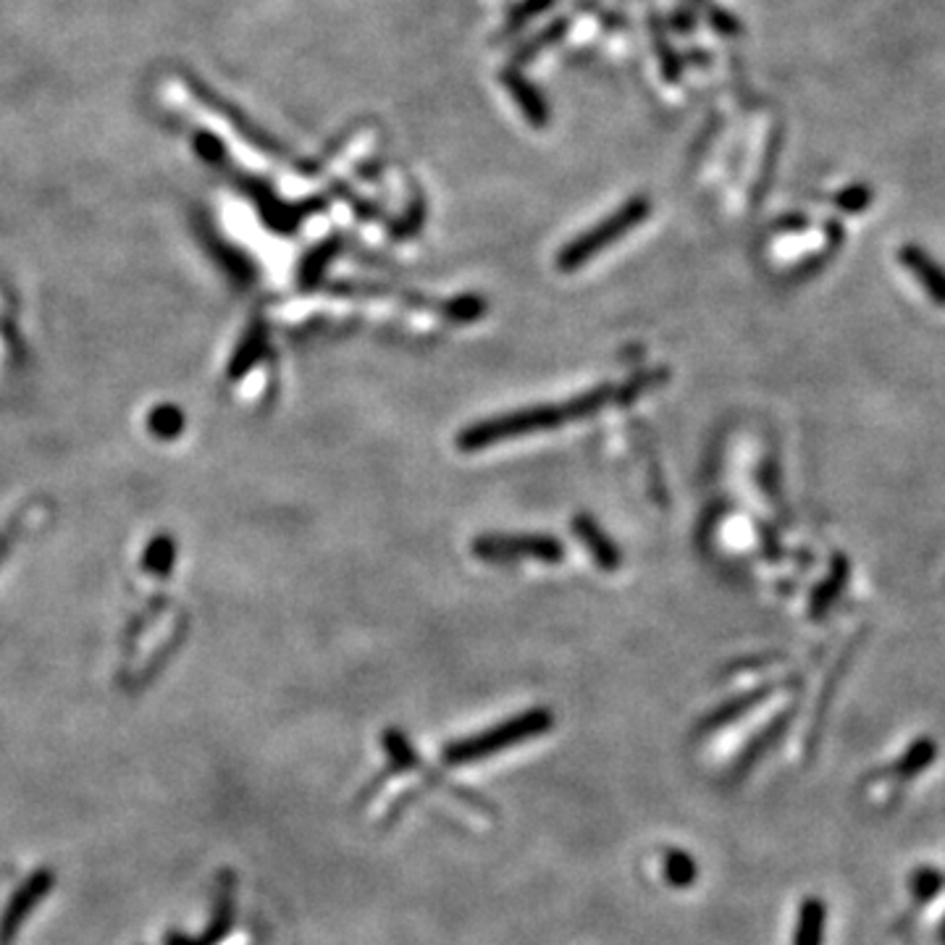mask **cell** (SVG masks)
<instances>
[{
  "label": "cell",
  "mask_w": 945,
  "mask_h": 945,
  "mask_svg": "<svg viewBox=\"0 0 945 945\" xmlns=\"http://www.w3.org/2000/svg\"><path fill=\"white\" fill-rule=\"evenodd\" d=\"M647 383H649L647 378H641V381L628 383V387L623 389L599 387L594 392L565 402V405H536V407L515 410V413L499 415V418L475 423V426L465 428V432L460 434L458 447L465 449V452H473V449L494 447L499 445V441L515 439V436L536 434V432H544V428H557L563 426V423L586 418V415L596 413V410L607 407L612 402L628 400V397H634L638 389H643Z\"/></svg>",
  "instance_id": "6da1fadb"
},
{
  "label": "cell",
  "mask_w": 945,
  "mask_h": 945,
  "mask_svg": "<svg viewBox=\"0 0 945 945\" xmlns=\"http://www.w3.org/2000/svg\"><path fill=\"white\" fill-rule=\"evenodd\" d=\"M649 216V200L647 198H634L628 200L623 208H617L612 216L599 221L596 226H591L589 232H583L581 237L572 239L570 245L563 247L559 252L557 265L563 271H572L578 265L589 263L591 258H596L604 247L615 245L617 239L625 237L630 229H636L643 218Z\"/></svg>",
  "instance_id": "7a4b0ae2"
},
{
  "label": "cell",
  "mask_w": 945,
  "mask_h": 945,
  "mask_svg": "<svg viewBox=\"0 0 945 945\" xmlns=\"http://www.w3.org/2000/svg\"><path fill=\"white\" fill-rule=\"evenodd\" d=\"M473 552L475 557L488 559V563H501V559L518 557L546 559V563L563 559V546H559L557 539L550 536H484L475 539Z\"/></svg>",
  "instance_id": "3957f363"
},
{
  "label": "cell",
  "mask_w": 945,
  "mask_h": 945,
  "mask_svg": "<svg viewBox=\"0 0 945 945\" xmlns=\"http://www.w3.org/2000/svg\"><path fill=\"white\" fill-rule=\"evenodd\" d=\"M501 82H505L507 93L512 95V101L518 103L520 114L525 116L528 121L533 123L536 129H544L546 123H550L552 114H550V103H546V97L541 90L533 84L528 76L520 71L518 67H510L501 71Z\"/></svg>",
  "instance_id": "277c9868"
},
{
  "label": "cell",
  "mask_w": 945,
  "mask_h": 945,
  "mask_svg": "<svg viewBox=\"0 0 945 945\" xmlns=\"http://www.w3.org/2000/svg\"><path fill=\"white\" fill-rule=\"evenodd\" d=\"M898 258H901V263L911 271V276L930 292V297L935 299L937 305H945V271L941 265L914 245L901 247V256Z\"/></svg>",
  "instance_id": "5b68a950"
},
{
  "label": "cell",
  "mask_w": 945,
  "mask_h": 945,
  "mask_svg": "<svg viewBox=\"0 0 945 945\" xmlns=\"http://www.w3.org/2000/svg\"><path fill=\"white\" fill-rule=\"evenodd\" d=\"M576 533H578V539H581L586 544V550L594 554V559L604 567V570H615V567L621 565V552H617L615 544H612V541L604 536L602 528H599L594 520L578 518L576 520Z\"/></svg>",
  "instance_id": "8992f818"
},
{
  "label": "cell",
  "mask_w": 945,
  "mask_h": 945,
  "mask_svg": "<svg viewBox=\"0 0 945 945\" xmlns=\"http://www.w3.org/2000/svg\"><path fill=\"white\" fill-rule=\"evenodd\" d=\"M935 759H937V743L928 739V735H922V739H917L901 754V759L896 761L893 772H896L901 780H911V778H917L919 772L930 770L932 761Z\"/></svg>",
  "instance_id": "52a82bcc"
},
{
  "label": "cell",
  "mask_w": 945,
  "mask_h": 945,
  "mask_svg": "<svg viewBox=\"0 0 945 945\" xmlns=\"http://www.w3.org/2000/svg\"><path fill=\"white\" fill-rule=\"evenodd\" d=\"M825 922H827L825 903L819 901V898H806L799 914L796 945H823Z\"/></svg>",
  "instance_id": "ba28073f"
},
{
  "label": "cell",
  "mask_w": 945,
  "mask_h": 945,
  "mask_svg": "<svg viewBox=\"0 0 945 945\" xmlns=\"http://www.w3.org/2000/svg\"><path fill=\"white\" fill-rule=\"evenodd\" d=\"M943 888H945V875L937 870V866H919L909 879L911 898H914L917 906H928L930 901H935Z\"/></svg>",
  "instance_id": "9c48e42d"
},
{
  "label": "cell",
  "mask_w": 945,
  "mask_h": 945,
  "mask_svg": "<svg viewBox=\"0 0 945 945\" xmlns=\"http://www.w3.org/2000/svg\"><path fill=\"white\" fill-rule=\"evenodd\" d=\"M654 40H657V56H660L664 80H668V82H677V80H681L683 63H681V58H677V54L673 50V45L668 43V37H664V32H662V27L657 22H654Z\"/></svg>",
  "instance_id": "30bf717a"
},
{
  "label": "cell",
  "mask_w": 945,
  "mask_h": 945,
  "mask_svg": "<svg viewBox=\"0 0 945 945\" xmlns=\"http://www.w3.org/2000/svg\"><path fill=\"white\" fill-rule=\"evenodd\" d=\"M563 32H565V19H557V22L550 24V27H546V29H541L531 43H525L523 48H520L518 54H515V63H523V61H528V58H533L536 54H541V50H544L546 45H552L554 40H559V37H563Z\"/></svg>",
  "instance_id": "8fae6325"
},
{
  "label": "cell",
  "mask_w": 945,
  "mask_h": 945,
  "mask_svg": "<svg viewBox=\"0 0 945 945\" xmlns=\"http://www.w3.org/2000/svg\"><path fill=\"white\" fill-rule=\"evenodd\" d=\"M552 5H554V0H520V3L512 5L510 16H507V22H510V29H520L525 22H531L533 16L550 11Z\"/></svg>",
  "instance_id": "7c38bea8"
},
{
  "label": "cell",
  "mask_w": 945,
  "mask_h": 945,
  "mask_svg": "<svg viewBox=\"0 0 945 945\" xmlns=\"http://www.w3.org/2000/svg\"><path fill=\"white\" fill-rule=\"evenodd\" d=\"M872 203V189L866 185L846 187L843 192L836 194V205L843 208L846 213H859Z\"/></svg>",
  "instance_id": "4fadbf2b"
},
{
  "label": "cell",
  "mask_w": 945,
  "mask_h": 945,
  "mask_svg": "<svg viewBox=\"0 0 945 945\" xmlns=\"http://www.w3.org/2000/svg\"><path fill=\"white\" fill-rule=\"evenodd\" d=\"M709 19H712V27L717 32H722V35H739L741 32L739 19L725 14L722 9H709Z\"/></svg>",
  "instance_id": "5bb4252c"
},
{
  "label": "cell",
  "mask_w": 945,
  "mask_h": 945,
  "mask_svg": "<svg viewBox=\"0 0 945 945\" xmlns=\"http://www.w3.org/2000/svg\"><path fill=\"white\" fill-rule=\"evenodd\" d=\"M941 941L945 945V917H943V924H941Z\"/></svg>",
  "instance_id": "9a60e30c"
},
{
  "label": "cell",
  "mask_w": 945,
  "mask_h": 945,
  "mask_svg": "<svg viewBox=\"0 0 945 945\" xmlns=\"http://www.w3.org/2000/svg\"><path fill=\"white\" fill-rule=\"evenodd\" d=\"M694 3H701V0H686V5H694Z\"/></svg>",
  "instance_id": "2e32d148"
}]
</instances>
